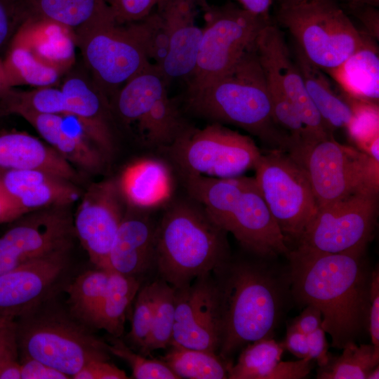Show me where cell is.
<instances>
[{
	"label": "cell",
	"mask_w": 379,
	"mask_h": 379,
	"mask_svg": "<svg viewBox=\"0 0 379 379\" xmlns=\"http://www.w3.org/2000/svg\"><path fill=\"white\" fill-rule=\"evenodd\" d=\"M201 11L204 25L194 72L187 90L197 88L227 72L250 48L269 18L254 15L240 6L211 5Z\"/></svg>",
	"instance_id": "obj_12"
},
{
	"label": "cell",
	"mask_w": 379,
	"mask_h": 379,
	"mask_svg": "<svg viewBox=\"0 0 379 379\" xmlns=\"http://www.w3.org/2000/svg\"><path fill=\"white\" fill-rule=\"evenodd\" d=\"M365 254L366 248L330 253L296 247L287 258L293 302L319 310L335 349L367 330L372 270Z\"/></svg>",
	"instance_id": "obj_1"
},
{
	"label": "cell",
	"mask_w": 379,
	"mask_h": 379,
	"mask_svg": "<svg viewBox=\"0 0 379 379\" xmlns=\"http://www.w3.org/2000/svg\"><path fill=\"white\" fill-rule=\"evenodd\" d=\"M18 357L15 320L0 317V365Z\"/></svg>",
	"instance_id": "obj_46"
},
{
	"label": "cell",
	"mask_w": 379,
	"mask_h": 379,
	"mask_svg": "<svg viewBox=\"0 0 379 379\" xmlns=\"http://www.w3.org/2000/svg\"><path fill=\"white\" fill-rule=\"evenodd\" d=\"M305 171L318 208L359 193H378V163L333 137L287 152Z\"/></svg>",
	"instance_id": "obj_9"
},
{
	"label": "cell",
	"mask_w": 379,
	"mask_h": 379,
	"mask_svg": "<svg viewBox=\"0 0 379 379\" xmlns=\"http://www.w3.org/2000/svg\"><path fill=\"white\" fill-rule=\"evenodd\" d=\"M282 343L284 349L288 350L298 359H310L307 335L305 333L289 326L287 328L285 340Z\"/></svg>",
	"instance_id": "obj_51"
},
{
	"label": "cell",
	"mask_w": 379,
	"mask_h": 379,
	"mask_svg": "<svg viewBox=\"0 0 379 379\" xmlns=\"http://www.w3.org/2000/svg\"><path fill=\"white\" fill-rule=\"evenodd\" d=\"M277 1H279V4H293V3L300 2L304 0H277Z\"/></svg>",
	"instance_id": "obj_58"
},
{
	"label": "cell",
	"mask_w": 379,
	"mask_h": 379,
	"mask_svg": "<svg viewBox=\"0 0 379 379\" xmlns=\"http://www.w3.org/2000/svg\"><path fill=\"white\" fill-rule=\"evenodd\" d=\"M9 195L25 214L53 206H70L82 194L74 182L39 169L0 173Z\"/></svg>",
	"instance_id": "obj_24"
},
{
	"label": "cell",
	"mask_w": 379,
	"mask_h": 379,
	"mask_svg": "<svg viewBox=\"0 0 379 379\" xmlns=\"http://www.w3.org/2000/svg\"><path fill=\"white\" fill-rule=\"evenodd\" d=\"M277 18L307 59L326 72L340 65L370 36L355 27L336 0L279 4Z\"/></svg>",
	"instance_id": "obj_8"
},
{
	"label": "cell",
	"mask_w": 379,
	"mask_h": 379,
	"mask_svg": "<svg viewBox=\"0 0 379 379\" xmlns=\"http://www.w3.org/2000/svg\"><path fill=\"white\" fill-rule=\"evenodd\" d=\"M249 255L231 256L212 272L222 323L218 354L230 365L233 355L248 343L273 337L293 302L288 265Z\"/></svg>",
	"instance_id": "obj_2"
},
{
	"label": "cell",
	"mask_w": 379,
	"mask_h": 379,
	"mask_svg": "<svg viewBox=\"0 0 379 379\" xmlns=\"http://www.w3.org/2000/svg\"><path fill=\"white\" fill-rule=\"evenodd\" d=\"M39 169L73 182L78 174L72 165L46 142L25 132L0 130V173Z\"/></svg>",
	"instance_id": "obj_25"
},
{
	"label": "cell",
	"mask_w": 379,
	"mask_h": 379,
	"mask_svg": "<svg viewBox=\"0 0 379 379\" xmlns=\"http://www.w3.org/2000/svg\"><path fill=\"white\" fill-rule=\"evenodd\" d=\"M284 350L283 343L264 338L243 347L235 364L228 368L230 379H270Z\"/></svg>",
	"instance_id": "obj_35"
},
{
	"label": "cell",
	"mask_w": 379,
	"mask_h": 379,
	"mask_svg": "<svg viewBox=\"0 0 379 379\" xmlns=\"http://www.w3.org/2000/svg\"><path fill=\"white\" fill-rule=\"evenodd\" d=\"M154 283V307L151 331L139 353L149 356L151 352L166 349L173 339L175 323V289L158 279Z\"/></svg>",
	"instance_id": "obj_37"
},
{
	"label": "cell",
	"mask_w": 379,
	"mask_h": 379,
	"mask_svg": "<svg viewBox=\"0 0 379 379\" xmlns=\"http://www.w3.org/2000/svg\"><path fill=\"white\" fill-rule=\"evenodd\" d=\"M25 215L9 194L0 178V223L13 222Z\"/></svg>",
	"instance_id": "obj_52"
},
{
	"label": "cell",
	"mask_w": 379,
	"mask_h": 379,
	"mask_svg": "<svg viewBox=\"0 0 379 379\" xmlns=\"http://www.w3.org/2000/svg\"><path fill=\"white\" fill-rule=\"evenodd\" d=\"M294 60L302 74L307 93L330 133L345 128L352 109L343 95L338 94L324 72L310 62L296 46Z\"/></svg>",
	"instance_id": "obj_30"
},
{
	"label": "cell",
	"mask_w": 379,
	"mask_h": 379,
	"mask_svg": "<svg viewBox=\"0 0 379 379\" xmlns=\"http://www.w3.org/2000/svg\"><path fill=\"white\" fill-rule=\"evenodd\" d=\"M338 357L331 355L328 363L319 367L317 379H366L369 371L379 365V349L372 344H347Z\"/></svg>",
	"instance_id": "obj_36"
},
{
	"label": "cell",
	"mask_w": 379,
	"mask_h": 379,
	"mask_svg": "<svg viewBox=\"0 0 379 379\" xmlns=\"http://www.w3.org/2000/svg\"><path fill=\"white\" fill-rule=\"evenodd\" d=\"M25 18L50 20L69 29L74 36L116 22L105 0H19Z\"/></svg>",
	"instance_id": "obj_28"
},
{
	"label": "cell",
	"mask_w": 379,
	"mask_h": 379,
	"mask_svg": "<svg viewBox=\"0 0 379 379\" xmlns=\"http://www.w3.org/2000/svg\"><path fill=\"white\" fill-rule=\"evenodd\" d=\"M81 199L73 219L75 235L95 267L106 269L110 249L126 210L117 179L92 183Z\"/></svg>",
	"instance_id": "obj_19"
},
{
	"label": "cell",
	"mask_w": 379,
	"mask_h": 379,
	"mask_svg": "<svg viewBox=\"0 0 379 379\" xmlns=\"http://www.w3.org/2000/svg\"><path fill=\"white\" fill-rule=\"evenodd\" d=\"M378 193L352 195L318 208L297 248L337 253L366 248L375 229Z\"/></svg>",
	"instance_id": "obj_14"
},
{
	"label": "cell",
	"mask_w": 379,
	"mask_h": 379,
	"mask_svg": "<svg viewBox=\"0 0 379 379\" xmlns=\"http://www.w3.org/2000/svg\"><path fill=\"white\" fill-rule=\"evenodd\" d=\"M168 82L152 63L109 99L112 111L126 127L135 128L149 145H170L189 126L168 94Z\"/></svg>",
	"instance_id": "obj_10"
},
{
	"label": "cell",
	"mask_w": 379,
	"mask_h": 379,
	"mask_svg": "<svg viewBox=\"0 0 379 379\" xmlns=\"http://www.w3.org/2000/svg\"><path fill=\"white\" fill-rule=\"evenodd\" d=\"M326 333L321 326L307 335L309 358L316 361L319 367L326 365L331 357Z\"/></svg>",
	"instance_id": "obj_48"
},
{
	"label": "cell",
	"mask_w": 379,
	"mask_h": 379,
	"mask_svg": "<svg viewBox=\"0 0 379 379\" xmlns=\"http://www.w3.org/2000/svg\"><path fill=\"white\" fill-rule=\"evenodd\" d=\"M379 378V365L372 368L367 375L366 379H378Z\"/></svg>",
	"instance_id": "obj_57"
},
{
	"label": "cell",
	"mask_w": 379,
	"mask_h": 379,
	"mask_svg": "<svg viewBox=\"0 0 379 379\" xmlns=\"http://www.w3.org/2000/svg\"><path fill=\"white\" fill-rule=\"evenodd\" d=\"M255 50L267 79L285 94L304 124L306 133L302 145L333 135L312 102L300 71L279 27L267 24L258 35Z\"/></svg>",
	"instance_id": "obj_17"
},
{
	"label": "cell",
	"mask_w": 379,
	"mask_h": 379,
	"mask_svg": "<svg viewBox=\"0 0 379 379\" xmlns=\"http://www.w3.org/2000/svg\"><path fill=\"white\" fill-rule=\"evenodd\" d=\"M14 114L30 124L44 142L72 165L93 173L104 167L107 159L75 116L69 113L40 114L26 109Z\"/></svg>",
	"instance_id": "obj_22"
},
{
	"label": "cell",
	"mask_w": 379,
	"mask_h": 379,
	"mask_svg": "<svg viewBox=\"0 0 379 379\" xmlns=\"http://www.w3.org/2000/svg\"><path fill=\"white\" fill-rule=\"evenodd\" d=\"M185 106L211 123L239 127L273 149L287 152L291 147L290 138L273 119L267 81L255 44L220 77L187 90Z\"/></svg>",
	"instance_id": "obj_3"
},
{
	"label": "cell",
	"mask_w": 379,
	"mask_h": 379,
	"mask_svg": "<svg viewBox=\"0 0 379 379\" xmlns=\"http://www.w3.org/2000/svg\"><path fill=\"white\" fill-rule=\"evenodd\" d=\"M118 185L127 205L150 211L166 203L173 192L168 165L157 159H142L128 165Z\"/></svg>",
	"instance_id": "obj_26"
},
{
	"label": "cell",
	"mask_w": 379,
	"mask_h": 379,
	"mask_svg": "<svg viewBox=\"0 0 379 379\" xmlns=\"http://www.w3.org/2000/svg\"><path fill=\"white\" fill-rule=\"evenodd\" d=\"M367 330L371 344L379 349V270H372L369 288Z\"/></svg>",
	"instance_id": "obj_44"
},
{
	"label": "cell",
	"mask_w": 379,
	"mask_h": 379,
	"mask_svg": "<svg viewBox=\"0 0 379 379\" xmlns=\"http://www.w3.org/2000/svg\"><path fill=\"white\" fill-rule=\"evenodd\" d=\"M13 88L8 81L3 59L0 58V101L4 98L8 92Z\"/></svg>",
	"instance_id": "obj_55"
},
{
	"label": "cell",
	"mask_w": 379,
	"mask_h": 379,
	"mask_svg": "<svg viewBox=\"0 0 379 379\" xmlns=\"http://www.w3.org/2000/svg\"><path fill=\"white\" fill-rule=\"evenodd\" d=\"M302 312L293 319L290 326L307 335L321 326L322 315L312 305H307Z\"/></svg>",
	"instance_id": "obj_49"
},
{
	"label": "cell",
	"mask_w": 379,
	"mask_h": 379,
	"mask_svg": "<svg viewBox=\"0 0 379 379\" xmlns=\"http://www.w3.org/2000/svg\"><path fill=\"white\" fill-rule=\"evenodd\" d=\"M244 10L269 18V11L274 0H235Z\"/></svg>",
	"instance_id": "obj_53"
},
{
	"label": "cell",
	"mask_w": 379,
	"mask_h": 379,
	"mask_svg": "<svg viewBox=\"0 0 379 379\" xmlns=\"http://www.w3.org/2000/svg\"><path fill=\"white\" fill-rule=\"evenodd\" d=\"M107 344L109 352L124 361L131 368L136 379H179L176 374L162 360L148 359L135 352L119 337L111 336Z\"/></svg>",
	"instance_id": "obj_39"
},
{
	"label": "cell",
	"mask_w": 379,
	"mask_h": 379,
	"mask_svg": "<svg viewBox=\"0 0 379 379\" xmlns=\"http://www.w3.org/2000/svg\"><path fill=\"white\" fill-rule=\"evenodd\" d=\"M327 73L343 93L361 100L378 103L379 99V57L374 39L365 43L345 61Z\"/></svg>",
	"instance_id": "obj_29"
},
{
	"label": "cell",
	"mask_w": 379,
	"mask_h": 379,
	"mask_svg": "<svg viewBox=\"0 0 379 379\" xmlns=\"http://www.w3.org/2000/svg\"><path fill=\"white\" fill-rule=\"evenodd\" d=\"M70 248L55 251L0 274V317L15 320L65 290Z\"/></svg>",
	"instance_id": "obj_16"
},
{
	"label": "cell",
	"mask_w": 379,
	"mask_h": 379,
	"mask_svg": "<svg viewBox=\"0 0 379 379\" xmlns=\"http://www.w3.org/2000/svg\"><path fill=\"white\" fill-rule=\"evenodd\" d=\"M111 272L98 268L85 271L68 282L67 292L69 312L89 328L106 292Z\"/></svg>",
	"instance_id": "obj_34"
},
{
	"label": "cell",
	"mask_w": 379,
	"mask_h": 379,
	"mask_svg": "<svg viewBox=\"0 0 379 379\" xmlns=\"http://www.w3.org/2000/svg\"><path fill=\"white\" fill-rule=\"evenodd\" d=\"M134 300L131 330L126 337V343L140 352L151 331L154 307V281L140 286Z\"/></svg>",
	"instance_id": "obj_41"
},
{
	"label": "cell",
	"mask_w": 379,
	"mask_h": 379,
	"mask_svg": "<svg viewBox=\"0 0 379 379\" xmlns=\"http://www.w3.org/2000/svg\"><path fill=\"white\" fill-rule=\"evenodd\" d=\"M337 1V0H336ZM345 3L348 7H355L362 5H370L377 7L379 4V0H340Z\"/></svg>",
	"instance_id": "obj_56"
},
{
	"label": "cell",
	"mask_w": 379,
	"mask_h": 379,
	"mask_svg": "<svg viewBox=\"0 0 379 379\" xmlns=\"http://www.w3.org/2000/svg\"><path fill=\"white\" fill-rule=\"evenodd\" d=\"M0 379H22L20 363L16 359L0 365Z\"/></svg>",
	"instance_id": "obj_54"
},
{
	"label": "cell",
	"mask_w": 379,
	"mask_h": 379,
	"mask_svg": "<svg viewBox=\"0 0 379 379\" xmlns=\"http://www.w3.org/2000/svg\"><path fill=\"white\" fill-rule=\"evenodd\" d=\"M227 234L191 197L173 201L156 225L159 279L179 288L211 273L231 257Z\"/></svg>",
	"instance_id": "obj_5"
},
{
	"label": "cell",
	"mask_w": 379,
	"mask_h": 379,
	"mask_svg": "<svg viewBox=\"0 0 379 379\" xmlns=\"http://www.w3.org/2000/svg\"><path fill=\"white\" fill-rule=\"evenodd\" d=\"M60 89L66 113L79 120L93 142L107 160L109 159L115 150V118L108 98L91 76L80 71H69Z\"/></svg>",
	"instance_id": "obj_21"
},
{
	"label": "cell",
	"mask_w": 379,
	"mask_h": 379,
	"mask_svg": "<svg viewBox=\"0 0 379 379\" xmlns=\"http://www.w3.org/2000/svg\"><path fill=\"white\" fill-rule=\"evenodd\" d=\"M164 149L181 175L231 178L255 168L262 152L248 135L223 124L189 126Z\"/></svg>",
	"instance_id": "obj_11"
},
{
	"label": "cell",
	"mask_w": 379,
	"mask_h": 379,
	"mask_svg": "<svg viewBox=\"0 0 379 379\" xmlns=\"http://www.w3.org/2000/svg\"><path fill=\"white\" fill-rule=\"evenodd\" d=\"M159 34V17L152 13L138 22L98 26L74 37L90 76L109 100L151 60L157 62Z\"/></svg>",
	"instance_id": "obj_6"
},
{
	"label": "cell",
	"mask_w": 379,
	"mask_h": 379,
	"mask_svg": "<svg viewBox=\"0 0 379 379\" xmlns=\"http://www.w3.org/2000/svg\"><path fill=\"white\" fill-rule=\"evenodd\" d=\"M106 269L140 279L154 268L156 225L149 211L127 205Z\"/></svg>",
	"instance_id": "obj_23"
},
{
	"label": "cell",
	"mask_w": 379,
	"mask_h": 379,
	"mask_svg": "<svg viewBox=\"0 0 379 379\" xmlns=\"http://www.w3.org/2000/svg\"><path fill=\"white\" fill-rule=\"evenodd\" d=\"M105 295L91 321V328L105 330L111 336L124 332L126 314L141 286L140 279L110 271Z\"/></svg>",
	"instance_id": "obj_31"
},
{
	"label": "cell",
	"mask_w": 379,
	"mask_h": 379,
	"mask_svg": "<svg viewBox=\"0 0 379 379\" xmlns=\"http://www.w3.org/2000/svg\"><path fill=\"white\" fill-rule=\"evenodd\" d=\"M69 206L29 212L0 237V274L57 250L71 248L74 229Z\"/></svg>",
	"instance_id": "obj_15"
},
{
	"label": "cell",
	"mask_w": 379,
	"mask_h": 379,
	"mask_svg": "<svg viewBox=\"0 0 379 379\" xmlns=\"http://www.w3.org/2000/svg\"><path fill=\"white\" fill-rule=\"evenodd\" d=\"M206 1L164 0L157 8L166 47L164 57L157 66L168 84L177 79L187 81L194 72L202 34L197 15Z\"/></svg>",
	"instance_id": "obj_20"
},
{
	"label": "cell",
	"mask_w": 379,
	"mask_h": 379,
	"mask_svg": "<svg viewBox=\"0 0 379 379\" xmlns=\"http://www.w3.org/2000/svg\"><path fill=\"white\" fill-rule=\"evenodd\" d=\"M4 115L14 114L26 109L40 114H61L66 113L64 94L60 88L46 86L31 91L11 88L0 101Z\"/></svg>",
	"instance_id": "obj_38"
},
{
	"label": "cell",
	"mask_w": 379,
	"mask_h": 379,
	"mask_svg": "<svg viewBox=\"0 0 379 379\" xmlns=\"http://www.w3.org/2000/svg\"><path fill=\"white\" fill-rule=\"evenodd\" d=\"M3 62L12 88L22 85L36 88L55 86L66 74L20 45L10 44Z\"/></svg>",
	"instance_id": "obj_32"
},
{
	"label": "cell",
	"mask_w": 379,
	"mask_h": 379,
	"mask_svg": "<svg viewBox=\"0 0 379 379\" xmlns=\"http://www.w3.org/2000/svg\"><path fill=\"white\" fill-rule=\"evenodd\" d=\"M190 197L220 228L231 233L248 254L277 258L291 250L253 177L182 175Z\"/></svg>",
	"instance_id": "obj_4"
},
{
	"label": "cell",
	"mask_w": 379,
	"mask_h": 379,
	"mask_svg": "<svg viewBox=\"0 0 379 379\" xmlns=\"http://www.w3.org/2000/svg\"><path fill=\"white\" fill-rule=\"evenodd\" d=\"M22 379H68L65 373L38 360L20 358Z\"/></svg>",
	"instance_id": "obj_47"
},
{
	"label": "cell",
	"mask_w": 379,
	"mask_h": 379,
	"mask_svg": "<svg viewBox=\"0 0 379 379\" xmlns=\"http://www.w3.org/2000/svg\"><path fill=\"white\" fill-rule=\"evenodd\" d=\"M175 289L172 341L218 354L222 339L219 297L212 272Z\"/></svg>",
	"instance_id": "obj_18"
},
{
	"label": "cell",
	"mask_w": 379,
	"mask_h": 379,
	"mask_svg": "<svg viewBox=\"0 0 379 379\" xmlns=\"http://www.w3.org/2000/svg\"><path fill=\"white\" fill-rule=\"evenodd\" d=\"M167 352L160 359L180 378H228L230 366L217 353L183 347L171 342Z\"/></svg>",
	"instance_id": "obj_33"
},
{
	"label": "cell",
	"mask_w": 379,
	"mask_h": 379,
	"mask_svg": "<svg viewBox=\"0 0 379 379\" xmlns=\"http://www.w3.org/2000/svg\"><path fill=\"white\" fill-rule=\"evenodd\" d=\"M73 379H126V373L109 362V360L96 359L86 363Z\"/></svg>",
	"instance_id": "obj_45"
},
{
	"label": "cell",
	"mask_w": 379,
	"mask_h": 379,
	"mask_svg": "<svg viewBox=\"0 0 379 379\" xmlns=\"http://www.w3.org/2000/svg\"><path fill=\"white\" fill-rule=\"evenodd\" d=\"M343 95L352 109V117L345 128L350 137L363 150L375 137L379 136L378 103Z\"/></svg>",
	"instance_id": "obj_40"
},
{
	"label": "cell",
	"mask_w": 379,
	"mask_h": 379,
	"mask_svg": "<svg viewBox=\"0 0 379 379\" xmlns=\"http://www.w3.org/2000/svg\"><path fill=\"white\" fill-rule=\"evenodd\" d=\"M350 9L365 27V33L373 39H378L379 14L376 7L370 5H362L352 7Z\"/></svg>",
	"instance_id": "obj_50"
},
{
	"label": "cell",
	"mask_w": 379,
	"mask_h": 379,
	"mask_svg": "<svg viewBox=\"0 0 379 379\" xmlns=\"http://www.w3.org/2000/svg\"><path fill=\"white\" fill-rule=\"evenodd\" d=\"M4 117V115L2 111H1V108H0V118H1V117Z\"/></svg>",
	"instance_id": "obj_59"
},
{
	"label": "cell",
	"mask_w": 379,
	"mask_h": 379,
	"mask_svg": "<svg viewBox=\"0 0 379 379\" xmlns=\"http://www.w3.org/2000/svg\"><path fill=\"white\" fill-rule=\"evenodd\" d=\"M54 299L15 319L20 358L38 360L70 378L92 360H109L107 343Z\"/></svg>",
	"instance_id": "obj_7"
},
{
	"label": "cell",
	"mask_w": 379,
	"mask_h": 379,
	"mask_svg": "<svg viewBox=\"0 0 379 379\" xmlns=\"http://www.w3.org/2000/svg\"><path fill=\"white\" fill-rule=\"evenodd\" d=\"M25 19V15L19 0H0V53H6Z\"/></svg>",
	"instance_id": "obj_43"
},
{
	"label": "cell",
	"mask_w": 379,
	"mask_h": 379,
	"mask_svg": "<svg viewBox=\"0 0 379 379\" xmlns=\"http://www.w3.org/2000/svg\"><path fill=\"white\" fill-rule=\"evenodd\" d=\"M261 194L286 241H298L318 209L303 168L285 151L262 154L255 168Z\"/></svg>",
	"instance_id": "obj_13"
},
{
	"label": "cell",
	"mask_w": 379,
	"mask_h": 379,
	"mask_svg": "<svg viewBox=\"0 0 379 379\" xmlns=\"http://www.w3.org/2000/svg\"><path fill=\"white\" fill-rule=\"evenodd\" d=\"M117 24L140 21L150 15L164 0H105Z\"/></svg>",
	"instance_id": "obj_42"
},
{
	"label": "cell",
	"mask_w": 379,
	"mask_h": 379,
	"mask_svg": "<svg viewBox=\"0 0 379 379\" xmlns=\"http://www.w3.org/2000/svg\"><path fill=\"white\" fill-rule=\"evenodd\" d=\"M10 44L29 48L41 60L65 74L75 63L77 46L72 32L50 20L26 17Z\"/></svg>",
	"instance_id": "obj_27"
}]
</instances>
